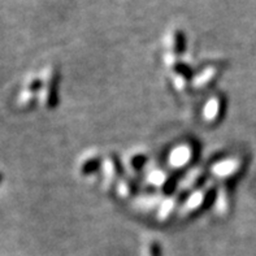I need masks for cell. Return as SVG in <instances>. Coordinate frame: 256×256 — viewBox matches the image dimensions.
Segmentation results:
<instances>
[{"label": "cell", "instance_id": "1", "mask_svg": "<svg viewBox=\"0 0 256 256\" xmlns=\"http://www.w3.org/2000/svg\"><path fill=\"white\" fill-rule=\"evenodd\" d=\"M40 103L47 108H54L58 98V72L55 68H47L42 76V90L39 92Z\"/></svg>", "mask_w": 256, "mask_h": 256}, {"label": "cell", "instance_id": "2", "mask_svg": "<svg viewBox=\"0 0 256 256\" xmlns=\"http://www.w3.org/2000/svg\"><path fill=\"white\" fill-rule=\"evenodd\" d=\"M42 90V77L32 74L26 78L17 98V104L21 108H30L36 102V94Z\"/></svg>", "mask_w": 256, "mask_h": 256}, {"label": "cell", "instance_id": "3", "mask_svg": "<svg viewBox=\"0 0 256 256\" xmlns=\"http://www.w3.org/2000/svg\"><path fill=\"white\" fill-rule=\"evenodd\" d=\"M214 199V188H204L200 192H195L190 195V198L186 200V208L190 212L200 211L207 207L210 203Z\"/></svg>", "mask_w": 256, "mask_h": 256}, {"label": "cell", "instance_id": "4", "mask_svg": "<svg viewBox=\"0 0 256 256\" xmlns=\"http://www.w3.org/2000/svg\"><path fill=\"white\" fill-rule=\"evenodd\" d=\"M194 159V148L190 143H184L173 150L169 155V164L174 168H181Z\"/></svg>", "mask_w": 256, "mask_h": 256}, {"label": "cell", "instance_id": "5", "mask_svg": "<svg viewBox=\"0 0 256 256\" xmlns=\"http://www.w3.org/2000/svg\"><path fill=\"white\" fill-rule=\"evenodd\" d=\"M225 110V102L222 96L220 95H214L210 98V100L206 104L204 110H203V116L210 122H216L222 117Z\"/></svg>", "mask_w": 256, "mask_h": 256}, {"label": "cell", "instance_id": "6", "mask_svg": "<svg viewBox=\"0 0 256 256\" xmlns=\"http://www.w3.org/2000/svg\"><path fill=\"white\" fill-rule=\"evenodd\" d=\"M103 170H104V176H106V180H107V181L114 182L121 177L122 166H121V164L118 162V160L116 159V156L110 155L104 159ZM118 181H120V180H118Z\"/></svg>", "mask_w": 256, "mask_h": 256}, {"label": "cell", "instance_id": "7", "mask_svg": "<svg viewBox=\"0 0 256 256\" xmlns=\"http://www.w3.org/2000/svg\"><path fill=\"white\" fill-rule=\"evenodd\" d=\"M166 44L173 55H178L185 50V36L178 29H173L166 36Z\"/></svg>", "mask_w": 256, "mask_h": 256}, {"label": "cell", "instance_id": "8", "mask_svg": "<svg viewBox=\"0 0 256 256\" xmlns=\"http://www.w3.org/2000/svg\"><path fill=\"white\" fill-rule=\"evenodd\" d=\"M240 162L234 159H226L224 160L220 164H216V166L214 168V174L218 176V177H222V178H228V177H232L236 173L240 170Z\"/></svg>", "mask_w": 256, "mask_h": 256}, {"label": "cell", "instance_id": "9", "mask_svg": "<svg viewBox=\"0 0 256 256\" xmlns=\"http://www.w3.org/2000/svg\"><path fill=\"white\" fill-rule=\"evenodd\" d=\"M99 166H100V158L94 155V154H90L81 160L80 170H81L82 174H90V173H94L99 168Z\"/></svg>", "mask_w": 256, "mask_h": 256}, {"label": "cell", "instance_id": "10", "mask_svg": "<svg viewBox=\"0 0 256 256\" xmlns=\"http://www.w3.org/2000/svg\"><path fill=\"white\" fill-rule=\"evenodd\" d=\"M218 74V69L216 66H210L206 69L204 72H202L200 74H198L196 80L194 82L195 88H202V86H208L216 80Z\"/></svg>", "mask_w": 256, "mask_h": 256}, {"label": "cell", "instance_id": "11", "mask_svg": "<svg viewBox=\"0 0 256 256\" xmlns=\"http://www.w3.org/2000/svg\"><path fill=\"white\" fill-rule=\"evenodd\" d=\"M147 162V158L143 154H134V155H132V158H129V166H132V169H134V170H140V169H142L143 166H144V164H146Z\"/></svg>", "mask_w": 256, "mask_h": 256}, {"label": "cell", "instance_id": "12", "mask_svg": "<svg viewBox=\"0 0 256 256\" xmlns=\"http://www.w3.org/2000/svg\"><path fill=\"white\" fill-rule=\"evenodd\" d=\"M117 192H118V195L122 196V198L129 196V195L133 192V185H132V182L120 180V181H118V186H117Z\"/></svg>", "mask_w": 256, "mask_h": 256}, {"label": "cell", "instance_id": "13", "mask_svg": "<svg viewBox=\"0 0 256 256\" xmlns=\"http://www.w3.org/2000/svg\"><path fill=\"white\" fill-rule=\"evenodd\" d=\"M160 248L158 244H150V256H160Z\"/></svg>", "mask_w": 256, "mask_h": 256}, {"label": "cell", "instance_id": "14", "mask_svg": "<svg viewBox=\"0 0 256 256\" xmlns=\"http://www.w3.org/2000/svg\"><path fill=\"white\" fill-rule=\"evenodd\" d=\"M0 181H2V172H0Z\"/></svg>", "mask_w": 256, "mask_h": 256}]
</instances>
